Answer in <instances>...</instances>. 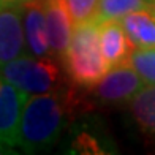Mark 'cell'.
Masks as SVG:
<instances>
[{
  "instance_id": "cell-12",
  "label": "cell",
  "mask_w": 155,
  "mask_h": 155,
  "mask_svg": "<svg viewBox=\"0 0 155 155\" xmlns=\"http://www.w3.org/2000/svg\"><path fill=\"white\" fill-rule=\"evenodd\" d=\"M155 5V0H100L95 21L103 22L108 19H120L128 13L144 10Z\"/></svg>"
},
{
  "instance_id": "cell-10",
  "label": "cell",
  "mask_w": 155,
  "mask_h": 155,
  "mask_svg": "<svg viewBox=\"0 0 155 155\" xmlns=\"http://www.w3.org/2000/svg\"><path fill=\"white\" fill-rule=\"evenodd\" d=\"M119 21L136 48H155V5L128 13Z\"/></svg>"
},
{
  "instance_id": "cell-2",
  "label": "cell",
  "mask_w": 155,
  "mask_h": 155,
  "mask_svg": "<svg viewBox=\"0 0 155 155\" xmlns=\"http://www.w3.org/2000/svg\"><path fill=\"white\" fill-rule=\"evenodd\" d=\"M62 59L70 79L76 86L94 87L109 71L100 48V22L90 19L76 24L71 43Z\"/></svg>"
},
{
  "instance_id": "cell-5",
  "label": "cell",
  "mask_w": 155,
  "mask_h": 155,
  "mask_svg": "<svg viewBox=\"0 0 155 155\" xmlns=\"http://www.w3.org/2000/svg\"><path fill=\"white\" fill-rule=\"evenodd\" d=\"M27 92L0 76V144L16 147Z\"/></svg>"
},
{
  "instance_id": "cell-8",
  "label": "cell",
  "mask_w": 155,
  "mask_h": 155,
  "mask_svg": "<svg viewBox=\"0 0 155 155\" xmlns=\"http://www.w3.org/2000/svg\"><path fill=\"white\" fill-rule=\"evenodd\" d=\"M100 48L109 68L128 63L136 46L125 33L119 19H108L100 22Z\"/></svg>"
},
{
  "instance_id": "cell-3",
  "label": "cell",
  "mask_w": 155,
  "mask_h": 155,
  "mask_svg": "<svg viewBox=\"0 0 155 155\" xmlns=\"http://www.w3.org/2000/svg\"><path fill=\"white\" fill-rule=\"evenodd\" d=\"M0 76L27 94L54 92L60 84V70L52 59L29 55L11 60L0 67Z\"/></svg>"
},
{
  "instance_id": "cell-6",
  "label": "cell",
  "mask_w": 155,
  "mask_h": 155,
  "mask_svg": "<svg viewBox=\"0 0 155 155\" xmlns=\"http://www.w3.org/2000/svg\"><path fill=\"white\" fill-rule=\"evenodd\" d=\"M22 5H6L0 10V67L24 55Z\"/></svg>"
},
{
  "instance_id": "cell-15",
  "label": "cell",
  "mask_w": 155,
  "mask_h": 155,
  "mask_svg": "<svg viewBox=\"0 0 155 155\" xmlns=\"http://www.w3.org/2000/svg\"><path fill=\"white\" fill-rule=\"evenodd\" d=\"M73 147L78 149L79 153H103L101 146L97 143V139L94 136L87 135V133L78 135L74 143H73Z\"/></svg>"
},
{
  "instance_id": "cell-14",
  "label": "cell",
  "mask_w": 155,
  "mask_h": 155,
  "mask_svg": "<svg viewBox=\"0 0 155 155\" xmlns=\"http://www.w3.org/2000/svg\"><path fill=\"white\" fill-rule=\"evenodd\" d=\"M67 3L70 13H71L73 22L76 25L95 18L100 0H67Z\"/></svg>"
},
{
  "instance_id": "cell-4",
  "label": "cell",
  "mask_w": 155,
  "mask_h": 155,
  "mask_svg": "<svg viewBox=\"0 0 155 155\" xmlns=\"http://www.w3.org/2000/svg\"><path fill=\"white\" fill-rule=\"evenodd\" d=\"M146 86L136 70L130 63L109 68L100 81L95 84V95L104 103L130 101Z\"/></svg>"
},
{
  "instance_id": "cell-1",
  "label": "cell",
  "mask_w": 155,
  "mask_h": 155,
  "mask_svg": "<svg viewBox=\"0 0 155 155\" xmlns=\"http://www.w3.org/2000/svg\"><path fill=\"white\" fill-rule=\"evenodd\" d=\"M78 109L81 111V100L73 92L33 94L22 111L18 147L30 153L51 149Z\"/></svg>"
},
{
  "instance_id": "cell-11",
  "label": "cell",
  "mask_w": 155,
  "mask_h": 155,
  "mask_svg": "<svg viewBox=\"0 0 155 155\" xmlns=\"http://www.w3.org/2000/svg\"><path fill=\"white\" fill-rule=\"evenodd\" d=\"M130 109L141 128L155 135V84H146L131 98Z\"/></svg>"
},
{
  "instance_id": "cell-7",
  "label": "cell",
  "mask_w": 155,
  "mask_h": 155,
  "mask_svg": "<svg viewBox=\"0 0 155 155\" xmlns=\"http://www.w3.org/2000/svg\"><path fill=\"white\" fill-rule=\"evenodd\" d=\"M46 35L51 51L62 55L73 38L74 22L67 0H46Z\"/></svg>"
},
{
  "instance_id": "cell-9",
  "label": "cell",
  "mask_w": 155,
  "mask_h": 155,
  "mask_svg": "<svg viewBox=\"0 0 155 155\" xmlns=\"http://www.w3.org/2000/svg\"><path fill=\"white\" fill-rule=\"evenodd\" d=\"M22 13L27 46L33 55L45 57L51 51L46 35V3L43 0H27L22 3Z\"/></svg>"
},
{
  "instance_id": "cell-17",
  "label": "cell",
  "mask_w": 155,
  "mask_h": 155,
  "mask_svg": "<svg viewBox=\"0 0 155 155\" xmlns=\"http://www.w3.org/2000/svg\"><path fill=\"white\" fill-rule=\"evenodd\" d=\"M3 6H6V5H5V2H3V0H0V10H2Z\"/></svg>"
},
{
  "instance_id": "cell-13",
  "label": "cell",
  "mask_w": 155,
  "mask_h": 155,
  "mask_svg": "<svg viewBox=\"0 0 155 155\" xmlns=\"http://www.w3.org/2000/svg\"><path fill=\"white\" fill-rule=\"evenodd\" d=\"M128 63L146 84H155V48H135Z\"/></svg>"
},
{
  "instance_id": "cell-16",
  "label": "cell",
  "mask_w": 155,
  "mask_h": 155,
  "mask_svg": "<svg viewBox=\"0 0 155 155\" xmlns=\"http://www.w3.org/2000/svg\"><path fill=\"white\" fill-rule=\"evenodd\" d=\"M2 153H11V150H6V149H5V146L0 144V155H2Z\"/></svg>"
}]
</instances>
